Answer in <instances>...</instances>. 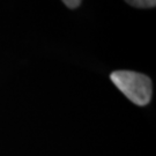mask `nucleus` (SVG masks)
I'll use <instances>...</instances> for the list:
<instances>
[{
  "label": "nucleus",
  "instance_id": "obj_3",
  "mask_svg": "<svg viewBox=\"0 0 156 156\" xmlns=\"http://www.w3.org/2000/svg\"><path fill=\"white\" fill-rule=\"evenodd\" d=\"M62 2L71 9H74V8H78L80 4H81V0H62Z\"/></svg>",
  "mask_w": 156,
  "mask_h": 156
},
{
  "label": "nucleus",
  "instance_id": "obj_2",
  "mask_svg": "<svg viewBox=\"0 0 156 156\" xmlns=\"http://www.w3.org/2000/svg\"><path fill=\"white\" fill-rule=\"evenodd\" d=\"M127 4L138 8H151L155 7L156 0H125Z\"/></svg>",
  "mask_w": 156,
  "mask_h": 156
},
{
  "label": "nucleus",
  "instance_id": "obj_1",
  "mask_svg": "<svg viewBox=\"0 0 156 156\" xmlns=\"http://www.w3.org/2000/svg\"><path fill=\"white\" fill-rule=\"evenodd\" d=\"M110 79L128 100L140 106L147 105L153 95L151 80L145 74L133 71H116Z\"/></svg>",
  "mask_w": 156,
  "mask_h": 156
}]
</instances>
